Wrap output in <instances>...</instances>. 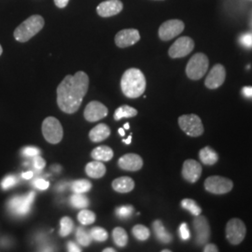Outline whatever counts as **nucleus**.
Masks as SVG:
<instances>
[{
  "label": "nucleus",
  "instance_id": "nucleus-1",
  "mask_svg": "<svg viewBox=\"0 0 252 252\" xmlns=\"http://www.w3.org/2000/svg\"><path fill=\"white\" fill-rule=\"evenodd\" d=\"M89 87V77L83 71L67 75L57 87V104L67 114H73L81 107Z\"/></svg>",
  "mask_w": 252,
  "mask_h": 252
},
{
  "label": "nucleus",
  "instance_id": "nucleus-2",
  "mask_svg": "<svg viewBox=\"0 0 252 252\" xmlns=\"http://www.w3.org/2000/svg\"><path fill=\"white\" fill-rule=\"evenodd\" d=\"M146 78L138 68H129L124 73L121 81V88L128 98H137L146 90Z\"/></svg>",
  "mask_w": 252,
  "mask_h": 252
},
{
  "label": "nucleus",
  "instance_id": "nucleus-3",
  "mask_svg": "<svg viewBox=\"0 0 252 252\" xmlns=\"http://www.w3.org/2000/svg\"><path fill=\"white\" fill-rule=\"evenodd\" d=\"M44 19L40 15H32L29 18L24 21L15 30H14V37L19 42H27L44 27Z\"/></svg>",
  "mask_w": 252,
  "mask_h": 252
},
{
  "label": "nucleus",
  "instance_id": "nucleus-4",
  "mask_svg": "<svg viewBox=\"0 0 252 252\" xmlns=\"http://www.w3.org/2000/svg\"><path fill=\"white\" fill-rule=\"evenodd\" d=\"M208 58L207 55L202 53L194 54L187 63L186 74L188 78L193 81L202 79L208 69Z\"/></svg>",
  "mask_w": 252,
  "mask_h": 252
},
{
  "label": "nucleus",
  "instance_id": "nucleus-5",
  "mask_svg": "<svg viewBox=\"0 0 252 252\" xmlns=\"http://www.w3.org/2000/svg\"><path fill=\"white\" fill-rule=\"evenodd\" d=\"M42 134L50 144H58L63 138V127L56 118H46L42 124Z\"/></svg>",
  "mask_w": 252,
  "mask_h": 252
},
{
  "label": "nucleus",
  "instance_id": "nucleus-6",
  "mask_svg": "<svg viewBox=\"0 0 252 252\" xmlns=\"http://www.w3.org/2000/svg\"><path fill=\"white\" fill-rule=\"evenodd\" d=\"M180 129L189 136L197 137L203 135L204 126L200 117L195 114H185L179 118Z\"/></svg>",
  "mask_w": 252,
  "mask_h": 252
},
{
  "label": "nucleus",
  "instance_id": "nucleus-7",
  "mask_svg": "<svg viewBox=\"0 0 252 252\" xmlns=\"http://www.w3.org/2000/svg\"><path fill=\"white\" fill-rule=\"evenodd\" d=\"M246 225L240 219L234 218L226 225V238L232 245H239L246 236Z\"/></svg>",
  "mask_w": 252,
  "mask_h": 252
},
{
  "label": "nucleus",
  "instance_id": "nucleus-8",
  "mask_svg": "<svg viewBox=\"0 0 252 252\" xmlns=\"http://www.w3.org/2000/svg\"><path fill=\"white\" fill-rule=\"evenodd\" d=\"M234 187L233 181L220 176H211L205 181V188L213 194H225Z\"/></svg>",
  "mask_w": 252,
  "mask_h": 252
},
{
  "label": "nucleus",
  "instance_id": "nucleus-9",
  "mask_svg": "<svg viewBox=\"0 0 252 252\" xmlns=\"http://www.w3.org/2000/svg\"><path fill=\"white\" fill-rule=\"evenodd\" d=\"M36 193L34 191L29 192L24 196H15L10 199L9 203V209L12 213L18 216H25L30 211L31 206L35 200Z\"/></svg>",
  "mask_w": 252,
  "mask_h": 252
},
{
  "label": "nucleus",
  "instance_id": "nucleus-10",
  "mask_svg": "<svg viewBox=\"0 0 252 252\" xmlns=\"http://www.w3.org/2000/svg\"><path fill=\"white\" fill-rule=\"evenodd\" d=\"M193 230L195 234V242L198 246H204L209 241L211 231L210 226L207 221V219L205 216L199 215L195 217L192 221Z\"/></svg>",
  "mask_w": 252,
  "mask_h": 252
},
{
  "label": "nucleus",
  "instance_id": "nucleus-11",
  "mask_svg": "<svg viewBox=\"0 0 252 252\" xmlns=\"http://www.w3.org/2000/svg\"><path fill=\"white\" fill-rule=\"evenodd\" d=\"M185 25L180 20H168L159 28V37L163 41L171 40L183 32Z\"/></svg>",
  "mask_w": 252,
  "mask_h": 252
},
{
  "label": "nucleus",
  "instance_id": "nucleus-12",
  "mask_svg": "<svg viewBox=\"0 0 252 252\" xmlns=\"http://www.w3.org/2000/svg\"><path fill=\"white\" fill-rule=\"evenodd\" d=\"M193 49L194 41L189 36H181L173 43L168 51V54L173 59L181 58L190 54Z\"/></svg>",
  "mask_w": 252,
  "mask_h": 252
},
{
  "label": "nucleus",
  "instance_id": "nucleus-13",
  "mask_svg": "<svg viewBox=\"0 0 252 252\" xmlns=\"http://www.w3.org/2000/svg\"><path fill=\"white\" fill-rule=\"evenodd\" d=\"M225 78V67L220 63H217L207 74V77L205 81V85L208 89H211V90L217 89L223 84Z\"/></svg>",
  "mask_w": 252,
  "mask_h": 252
},
{
  "label": "nucleus",
  "instance_id": "nucleus-14",
  "mask_svg": "<svg viewBox=\"0 0 252 252\" xmlns=\"http://www.w3.org/2000/svg\"><path fill=\"white\" fill-rule=\"evenodd\" d=\"M108 114V108L98 101H92L84 109V118L90 123L100 121L107 117Z\"/></svg>",
  "mask_w": 252,
  "mask_h": 252
},
{
  "label": "nucleus",
  "instance_id": "nucleus-15",
  "mask_svg": "<svg viewBox=\"0 0 252 252\" xmlns=\"http://www.w3.org/2000/svg\"><path fill=\"white\" fill-rule=\"evenodd\" d=\"M139 40L140 34L138 30L134 28L121 30L115 36V43L119 48H127L130 46L135 45Z\"/></svg>",
  "mask_w": 252,
  "mask_h": 252
},
{
  "label": "nucleus",
  "instance_id": "nucleus-16",
  "mask_svg": "<svg viewBox=\"0 0 252 252\" xmlns=\"http://www.w3.org/2000/svg\"><path fill=\"white\" fill-rule=\"evenodd\" d=\"M118 165L121 169L126 171H138L143 166V160L137 154L128 153L119 159Z\"/></svg>",
  "mask_w": 252,
  "mask_h": 252
},
{
  "label": "nucleus",
  "instance_id": "nucleus-17",
  "mask_svg": "<svg viewBox=\"0 0 252 252\" xmlns=\"http://www.w3.org/2000/svg\"><path fill=\"white\" fill-rule=\"evenodd\" d=\"M202 174V166L197 161L189 159L186 160L182 166V177L183 179L190 183L198 181Z\"/></svg>",
  "mask_w": 252,
  "mask_h": 252
},
{
  "label": "nucleus",
  "instance_id": "nucleus-18",
  "mask_svg": "<svg viewBox=\"0 0 252 252\" xmlns=\"http://www.w3.org/2000/svg\"><path fill=\"white\" fill-rule=\"evenodd\" d=\"M123 9L124 4L121 0H107L100 3L96 8V11L99 16L107 18L117 15Z\"/></svg>",
  "mask_w": 252,
  "mask_h": 252
},
{
  "label": "nucleus",
  "instance_id": "nucleus-19",
  "mask_svg": "<svg viewBox=\"0 0 252 252\" xmlns=\"http://www.w3.org/2000/svg\"><path fill=\"white\" fill-rule=\"evenodd\" d=\"M110 135V129L107 125L100 124L93 128L89 133V137L91 141L94 143H98L101 141H104Z\"/></svg>",
  "mask_w": 252,
  "mask_h": 252
},
{
  "label": "nucleus",
  "instance_id": "nucleus-20",
  "mask_svg": "<svg viewBox=\"0 0 252 252\" xmlns=\"http://www.w3.org/2000/svg\"><path fill=\"white\" fill-rule=\"evenodd\" d=\"M112 188L120 193H127L135 188V182L129 177H121L113 180Z\"/></svg>",
  "mask_w": 252,
  "mask_h": 252
},
{
  "label": "nucleus",
  "instance_id": "nucleus-21",
  "mask_svg": "<svg viewBox=\"0 0 252 252\" xmlns=\"http://www.w3.org/2000/svg\"><path fill=\"white\" fill-rule=\"evenodd\" d=\"M106 166L104 163L94 160V162H91L85 166V172L88 177L92 179H101L106 174Z\"/></svg>",
  "mask_w": 252,
  "mask_h": 252
},
{
  "label": "nucleus",
  "instance_id": "nucleus-22",
  "mask_svg": "<svg viewBox=\"0 0 252 252\" xmlns=\"http://www.w3.org/2000/svg\"><path fill=\"white\" fill-rule=\"evenodd\" d=\"M113 151L108 146H99L94 149L91 153L93 159L100 162H108L113 158Z\"/></svg>",
  "mask_w": 252,
  "mask_h": 252
},
{
  "label": "nucleus",
  "instance_id": "nucleus-23",
  "mask_svg": "<svg viewBox=\"0 0 252 252\" xmlns=\"http://www.w3.org/2000/svg\"><path fill=\"white\" fill-rule=\"evenodd\" d=\"M153 228L156 238L160 242L163 244H168L170 243L173 240V236L165 230V228H164V226L162 224L161 220H157L153 221Z\"/></svg>",
  "mask_w": 252,
  "mask_h": 252
},
{
  "label": "nucleus",
  "instance_id": "nucleus-24",
  "mask_svg": "<svg viewBox=\"0 0 252 252\" xmlns=\"http://www.w3.org/2000/svg\"><path fill=\"white\" fill-rule=\"evenodd\" d=\"M201 162L206 165H214L219 161L218 153L210 147H205L199 152Z\"/></svg>",
  "mask_w": 252,
  "mask_h": 252
},
{
  "label": "nucleus",
  "instance_id": "nucleus-25",
  "mask_svg": "<svg viewBox=\"0 0 252 252\" xmlns=\"http://www.w3.org/2000/svg\"><path fill=\"white\" fill-rule=\"evenodd\" d=\"M137 115V110L135 108H132L130 106L124 105L121 106L115 110L114 113V120L115 121H120L123 118H132L135 117Z\"/></svg>",
  "mask_w": 252,
  "mask_h": 252
},
{
  "label": "nucleus",
  "instance_id": "nucleus-26",
  "mask_svg": "<svg viewBox=\"0 0 252 252\" xmlns=\"http://www.w3.org/2000/svg\"><path fill=\"white\" fill-rule=\"evenodd\" d=\"M112 236H113L114 243L120 248L126 247L128 243V235L126 230L122 227H116L112 232Z\"/></svg>",
  "mask_w": 252,
  "mask_h": 252
},
{
  "label": "nucleus",
  "instance_id": "nucleus-27",
  "mask_svg": "<svg viewBox=\"0 0 252 252\" xmlns=\"http://www.w3.org/2000/svg\"><path fill=\"white\" fill-rule=\"evenodd\" d=\"M181 207L188 210L189 213L194 217L201 215V212H202L201 207H199L198 204L192 199H183L181 201Z\"/></svg>",
  "mask_w": 252,
  "mask_h": 252
},
{
  "label": "nucleus",
  "instance_id": "nucleus-28",
  "mask_svg": "<svg viewBox=\"0 0 252 252\" xmlns=\"http://www.w3.org/2000/svg\"><path fill=\"white\" fill-rule=\"evenodd\" d=\"M92 189V183L86 180H75L71 184V189L75 193H84Z\"/></svg>",
  "mask_w": 252,
  "mask_h": 252
},
{
  "label": "nucleus",
  "instance_id": "nucleus-29",
  "mask_svg": "<svg viewBox=\"0 0 252 252\" xmlns=\"http://www.w3.org/2000/svg\"><path fill=\"white\" fill-rule=\"evenodd\" d=\"M95 214L88 209H83L78 214V220L82 225L93 224L95 221Z\"/></svg>",
  "mask_w": 252,
  "mask_h": 252
},
{
  "label": "nucleus",
  "instance_id": "nucleus-30",
  "mask_svg": "<svg viewBox=\"0 0 252 252\" xmlns=\"http://www.w3.org/2000/svg\"><path fill=\"white\" fill-rule=\"evenodd\" d=\"M132 233L134 234L135 238L139 241H146L151 235L150 230L146 226L141 225V224L134 226Z\"/></svg>",
  "mask_w": 252,
  "mask_h": 252
},
{
  "label": "nucleus",
  "instance_id": "nucleus-31",
  "mask_svg": "<svg viewBox=\"0 0 252 252\" xmlns=\"http://www.w3.org/2000/svg\"><path fill=\"white\" fill-rule=\"evenodd\" d=\"M70 204L76 208H85L89 206V200L82 193H75L70 197Z\"/></svg>",
  "mask_w": 252,
  "mask_h": 252
},
{
  "label": "nucleus",
  "instance_id": "nucleus-32",
  "mask_svg": "<svg viewBox=\"0 0 252 252\" xmlns=\"http://www.w3.org/2000/svg\"><path fill=\"white\" fill-rule=\"evenodd\" d=\"M73 223L72 220L68 217H63L60 221V235L62 237L67 236L68 234H71L73 230Z\"/></svg>",
  "mask_w": 252,
  "mask_h": 252
},
{
  "label": "nucleus",
  "instance_id": "nucleus-33",
  "mask_svg": "<svg viewBox=\"0 0 252 252\" xmlns=\"http://www.w3.org/2000/svg\"><path fill=\"white\" fill-rule=\"evenodd\" d=\"M92 239L97 242H104L108 238V232L101 227H94L90 231Z\"/></svg>",
  "mask_w": 252,
  "mask_h": 252
},
{
  "label": "nucleus",
  "instance_id": "nucleus-34",
  "mask_svg": "<svg viewBox=\"0 0 252 252\" xmlns=\"http://www.w3.org/2000/svg\"><path fill=\"white\" fill-rule=\"evenodd\" d=\"M76 237H77L78 242L83 247H88L92 242L91 234L88 232H86L82 227H80V228L77 229Z\"/></svg>",
  "mask_w": 252,
  "mask_h": 252
},
{
  "label": "nucleus",
  "instance_id": "nucleus-35",
  "mask_svg": "<svg viewBox=\"0 0 252 252\" xmlns=\"http://www.w3.org/2000/svg\"><path fill=\"white\" fill-rule=\"evenodd\" d=\"M134 211V207L132 206H123V207H118L116 209V215L120 219H128L132 216Z\"/></svg>",
  "mask_w": 252,
  "mask_h": 252
},
{
  "label": "nucleus",
  "instance_id": "nucleus-36",
  "mask_svg": "<svg viewBox=\"0 0 252 252\" xmlns=\"http://www.w3.org/2000/svg\"><path fill=\"white\" fill-rule=\"evenodd\" d=\"M17 178L15 176H12V175H9L7 176L4 180H2V188L4 189H8L10 187L14 186L16 183H17Z\"/></svg>",
  "mask_w": 252,
  "mask_h": 252
},
{
  "label": "nucleus",
  "instance_id": "nucleus-37",
  "mask_svg": "<svg viewBox=\"0 0 252 252\" xmlns=\"http://www.w3.org/2000/svg\"><path fill=\"white\" fill-rule=\"evenodd\" d=\"M239 41L245 48H252V33H246L240 36Z\"/></svg>",
  "mask_w": 252,
  "mask_h": 252
},
{
  "label": "nucleus",
  "instance_id": "nucleus-38",
  "mask_svg": "<svg viewBox=\"0 0 252 252\" xmlns=\"http://www.w3.org/2000/svg\"><path fill=\"white\" fill-rule=\"evenodd\" d=\"M179 231H180V238L182 240H184V241L189 240V237H190V234H189V230L187 223H182L180 226V230Z\"/></svg>",
  "mask_w": 252,
  "mask_h": 252
},
{
  "label": "nucleus",
  "instance_id": "nucleus-39",
  "mask_svg": "<svg viewBox=\"0 0 252 252\" xmlns=\"http://www.w3.org/2000/svg\"><path fill=\"white\" fill-rule=\"evenodd\" d=\"M34 186L36 187V189H46L50 187V183L47 180L37 179L34 181Z\"/></svg>",
  "mask_w": 252,
  "mask_h": 252
},
{
  "label": "nucleus",
  "instance_id": "nucleus-40",
  "mask_svg": "<svg viewBox=\"0 0 252 252\" xmlns=\"http://www.w3.org/2000/svg\"><path fill=\"white\" fill-rule=\"evenodd\" d=\"M46 162L45 160L41 157L38 156H35L34 158V167L37 169V170H42L45 167Z\"/></svg>",
  "mask_w": 252,
  "mask_h": 252
},
{
  "label": "nucleus",
  "instance_id": "nucleus-41",
  "mask_svg": "<svg viewBox=\"0 0 252 252\" xmlns=\"http://www.w3.org/2000/svg\"><path fill=\"white\" fill-rule=\"evenodd\" d=\"M24 153L27 155V156L35 157V156H37L40 153V151L37 148H35V147H27V148L24 150Z\"/></svg>",
  "mask_w": 252,
  "mask_h": 252
},
{
  "label": "nucleus",
  "instance_id": "nucleus-42",
  "mask_svg": "<svg viewBox=\"0 0 252 252\" xmlns=\"http://www.w3.org/2000/svg\"><path fill=\"white\" fill-rule=\"evenodd\" d=\"M242 94L248 99H252V86H246L242 88Z\"/></svg>",
  "mask_w": 252,
  "mask_h": 252
},
{
  "label": "nucleus",
  "instance_id": "nucleus-43",
  "mask_svg": "<svg viewBox=\"0 0 252 252\" xmlns=\"http://www.w3.org/2000/svg\"><path fill=\"white\" fill-rule=\"evenodd\" d=\"M67 249H68V252H81L80 247L77 244L74 243V242H68V244H67Z\"/></svg>",
  "mask_w": 252,
  "mask_h": 252
},
{
  "label": "nucleus",
  "instance_id": "nucleus-44",
  "mask_svg": "<svg viewBox=\"0 0 252 252\" xmlns=\"http://www.w3.org/2000/svg\"><path fill=\"white\" fill-rule=\"evenodd\" d=\"M204 252H218V247L214 244H207L205 246V249H204Z\"/></svg>",
  "mask_w": 252,
  "mask_h": 252
},
{
  "label": "nucleus",
  "instance_id": "nucleus-45",
  "mask_svg": "<svg viewBox=\"0 0 252 252\" xmlns=\"http://www.w3.org/2000/svg\"><path fill=\"white\" fill-rule=\"evenodd\" d=\"M69 0H54V4L56 5V7L60 8V9H63L67 6Z\"/></svg>",
  "mask_w": 252,
  "mask_h": 252
},
{
  "label": "nucleus",
  "instance_id": "nucleus-46",
  "mask_svg": "<svg viewBox=\"0 0 252 252\" xmlns=\"http://www.w3.org/2000/svg\"><path fill=\"white\" fill-rule=\"evenodd\" d=\"M33 176H34V173L32 171L25 172L22 174V177L25 180H30L33 178Z\"/></svg>",
  "mask_w": 252,
  "mask_h": 252
},
{
  "label": "nucleus",
  "instance_id": "nucleus-47",
  "mask_svg": "<svg viewBox=\"0 0 252 252\" xmlns=\"http://www.w3.org/2000/svg\"><path fill=\"white\" fill-rule=\"evenodd\" d=\"M131 141H132V135H129L127 139H123V142L127 145L131 144Z\"/></svg>",
  "mask_w": 252,
  "mask_h": 252
},
{
  "label": "nucleus",
  "instance_id": "nucleus-48",
  "mask_svg": "<svg viewBox=\"0 0 252 252\" xmlns=\"http://www.w3.org/2000/svg\"><path fill=\"white\" fill-rule=\"evenodd\" d=\"M119 134L122 135V136H125V135H126V132H125L124 128H119Z\"/></svg>",
  "mask_w": 252,
  "mask_h": 252
},
{
  "label": "nucleus",
  "instance_id": "nucleus-49",
  "mask_svg": "<svg viewBox=\"0 0 252 252\" xmlns=\"http://www.w3.org/2000/svg\"><path fill=\"white\" fill-rule=\"evenodd\" d=\"M104 252H115L116 251L114 250V249H112V248H107V249H105L104 251H103Z\"/></svg>",
  "mask_w": 252,
  "mask_h": 252
},
{
  "label": "nucleus",
  "instance_id": "nucleus-50",
  "mask_svg": "<svg viewBox=\"0 0 252 252\" xmlns=\"http://www.w3.org/2000/svg\"><path fill=\"white\" fill-rule=\"evenodd\" d=\"M124 129H126V130H127V129H129V124H126L125 126H124Z\"/></svg>",
  "mask_w": 252,
  "mask_h": 252
},
{
  "label": "nucleus",
  "instance_id": "nucleus-51",
  "mask_svg": "<svg viewBox=\"0 0 252 252\" xmlns=\"http://www.w3.org/2000/svg\"><path fill=\"white\" fill-rule=\"evenodd\" d=\"M2 53H3V49H2V47L0 45V55L2 54Z\"/></svg>",
  "mask_w": 252,
  "mask_h": 252
},
{
  "label": "nucleus",
  "instance_id": "nucleus-52",
  "mask_svg": "<svg viewBox=\"0 0 252 252\" xmlns=\"http://www.w3.org/2000/svg\"><path fill=\"white\" fill-rule=\"evenodd\" d=\"M162 252H170L171 251H169V250H163L162 251Z\"/></svg>",
  "mask_w": 252,
  "mask_h": 252
}]
</instances>
